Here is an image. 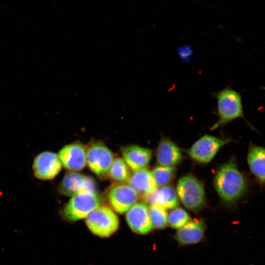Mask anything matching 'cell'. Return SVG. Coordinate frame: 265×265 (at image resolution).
<instances>
[{
    "instance_id": "6da1fadb",
    "label": "cell",
    "mask_w": 265,
    "mask_h": 265,
    "mask_svg": "<svg viewBox=\"0 0 265 265\" xmlns=\"http://www.w3.org/2000/svg\"><path fill=\"white\" fill-rule=\"evenodd\" d=\"M213 185L222 202L232 208L246 193L250 181L247 176L238 169L236 159L233 157L217 168Z\"/></svg>"
},
{
    "instance_id": "7a4b0ae2",
    "label": "cell",
    "mask_w": 265,
    "mask_h": 265,
    "mask_svg": "<svg viewBox=\"0 0 265 265\" xmlns=\"http://www.w3.org/2000/svg\"><path fill=\"white\" fill-rule=\"evenodd\" d=\"M212 95L217 101L216 114L218 120L210 128V131L223 127L239 118L243 119L252 130H256L244 117L240 92L233 89L231 86H227L222 90L212 93Z\"/></svg>"
},
{
    "instance_id": "3957f363",
    "label": "cell",
    "mask_w": 265,
    "mask_h": 265,
    "mask_svg": "<svg viewBox=\"0 0 265 265\" xmlns=\"http://www.w3.org/2000/svg\"><path fill=\"white\" fill-rule=\"evenodd\" d=\"M176 192L185 207L194 213L199 212L206 205L204 186L193 175H186L179 180Z\"/></svg>"
},
{
    "instance_id": "277c9868",
    "label": "cell",
    "mask_w": 265,
    "mask_h": 265,
    "mask_svg": "<svg viewBox=\"0 0 265 265\" xmlns=\"http://www.w3.org/2000/svg\"><path fill=\"white\" fill-rule=\"evenodd\" d=\"M101 206V200L96 191H84L71 197L64 207V217L71 221L85 218L93 210Z\"/></svg>"
},
{
    "instance_id": "5b68a950",
    "label": "cell",
    "mask_w": 265,
    "mask_h": 265,
    "mask_svg": "<svg viewBox=\"0 0 265 265\" xmlns=\"http://www.w3.org/2000/svg\"><path fill=\"white\" fill-rule=\"evenodd\" d=\"M232 141L230 138H221L206 134L184 151L194 161L206 164L213 159L222 147Z\"/></svg>"
},
{
    "instance_id": "8992f818",
    "label": "cell",
    "mask_w": 265,
    "mask_h": 265,
    "mask_svg": "<svg viewBox=\"0 0 265 265\" xmlns=\"http://www.w3.org/2000/svg\"><path fill=\"white\" fill-rule=\"evenodd\" d=\"M86 223L94 234L101 237H108L118 229L119 220L111 209L100 206L87 215Z\"/></svg>"
},
{
    "instance_id": "52a82bcc",
    "label": "cell",
    "mask_w": 265,
    "mask_h": 265,
    "mask_svg": "<svg viewBox=\"0 0 265 265\" xmlns=\"http://www.w3.org/2000/svg\"><path fill=\"white\" fill-rule=\"evenodd\" d=\"M113 160L112 152L103 143H93L86 148V164L99 176L108 175Z\"/></svg>"
},
{
    "instance_id": "ba28073f",
    "label": "cell",
    "mask_w": 265,
    "mask_h": 265,
    "mask_svg": "<svg viewBox=\"0 0 265 265\" xmlns=\"http://www.w3.org/2000/svg\"><path fill=\"white\" fill-rule=\"evenodd\" d=\"M107 199L117 212L123 213L136 203L139 195L128 184L118 183L111 186L107 191Z\"/></svg>"
},
{
    "instance_id": "9c48e42d",
    "label": "cell",
    "mask_w": 265,
    "mask_h": 265,
    "mask_svg": "<svg viewBox=\"0 0 265 265\" xmlns=\"http://www.w3.org/2000/svg\"><path fill=\"white\" fill-rule=\"evenodd\" d=\"M62 164L56 153L44 151L34 158L32 169L34 176L40 180H50L59 173Z\"/></svg>"
},
{
    "instance_id": "30bf717a",
    "label": "cell",
    "mask_w": 265,
    "mask_h": 265,
    "mask_svg": "<svg viewBox=\"0 0 265 265\" xmlns=\"http://www.w3.org/2000/svg\"><path fill=\"white\" fill-rule=\"evenodd\" d=\"M95 184L92 178L73 171L65 174L58 188L60 194L68 197L84 191H95Z\"/></svg>"
},
{
    "instance_id": "8fae6325",
    "label": "cell",
    "mask_w": 265,
    "mask_h": 265,
    "mask_svg": "<svg viewBox=\"0 0 265 265\" xmlns=\"http://www.w3.org/2000/svg\"><path fill=\"white\" fill-rule=\"evenodd\" d=\"M62 165L73 172L82 170L86 164V149L81 143H74L63 147L58 152Z\"/></svg>"
},
{
    "instance_id": "7c38bea8",
    "label": "cell",
    "mask_w": 265,
    "mask_h": 265,
    "mask_svg": "<svg viewBox=\"0 0 265 265\" xmlns=\"http://www.w3.org/2000/svg\"><path fill=\"white\" fill-rule=\"evenodd\" d=\"M126 219L131 230L141 235L149 233L153 226L148 213V208L143 202H137L127 212Z\"/></svg>"
},
{
    "instance_id": "4fadbf2b",
    "label": "cell",
    "mask_w": 265,
    "mask_h": 265,
    "mask_svg": "<svg viewBox=\"0 0 265 265\" xmlns=\"http://www.w3.org/2000/svg\"><path fill=\"white\" fill-rule=\"evenodd\" d=\"M206 225L201 219L190 220L182 227L178 229L174 238L179 244L188 245L197 243L205 237Z\"/></svg>"
},
{
    "instance_id": "5bb4252c",
    "label": "cell",
    "mask_w": 265,
    "mask_h": 265,
    "mask_svg": "<svg viewBox=\"0 0 265 265\" xmlns=\"http://www.w3.org/2000/svg\"><path fill=\"white\" fill-rule=\"evenodd\" d=\"M247 161L251 174L260 186H265V148L250 142Z\"/></svg>"
},
{
    "instance_id": "9a60e30c",
    "label": "cell",
    "mask_w": 265,
    "mask_h": 265,
    "mask_svg": "<svg viewBox=\"0 0 265 265\" xmlns=\"http://www.w3.org/2000/svg\"><path fill=\"white\" fill-rule=\"evenodd\" d=\"M156 160L159 165L175 166L183 159L181 149L171 140L162 137L157 147Z\"/></svg>"
},
{
    "instance_id": "2e32d148",
    "label": "cell",
    "mask_w": 265,
    "mask_h": 265,
    "mask_svg": "<svg viewBox=\"0 0 265 265\" xmlns=\"http://www.w3.org/2000/svg\"><path fill=\"white\" fill-rule=\"evenodd\" d=\"M124 160L132 172L146 168L152 159V151L138 145L126 147L122 152Z\"/></svg>"
},
{
    "instance_id": "e0dca14e",
    "label": "cell",
    "mask_w": 265,
    "mask_h": 265,
    "mask_svg": "<svg viewBox=\"0 0 265 265\" xmlns=\"http://www.w3.org/2000/svg\"><path fill=\"white\" fill-rule=\"evenodd\" d=\"M150 205H155L164 210H172L179 205V198L174 188L170 186L158 187L145 198Z\"/></svg>"
},
{
    "instance_id": "ac0fdd59",
    "label": "cell",
    "mask_w": 265,
    "mask_h": 265,
    "mask_svg": "<svg viewBox=\"0 0 265 265\" xmlns=\"http://www.w3.org/2000/svg\"><path fill=\"white\" fill-rule=\"evenodd\" d=\"M138 194L144 198L152 193L157 188L151 171L146 168L133 172L127 181Z\"/></svg>"
},
{
    "instance_id": "d6986e66",
    "label": "cell",
    "mask_w": 265,
    "mask_h": 265,
    "mask_svg": "<svg viewBox=\"0 0 265 265\" xmlns=\"http://www.w3.org/2000/svg\"><path fill=\"white\" fill-rule=\"evenodd\" d=\"M130 169L123 159L117 158L114 159L108 175L115 181L127 182L131 175Z\"/></svg>"
},
{
    "instance_id": "ffe728a7",
    "label": "cell",
    "mask_w": 265,
    "mask_h": 265,
    "mask_svg": "<svg viewBox=\"0 0 265 265\" xmlns=\"http://www.w3.org/2000/svg\"><path fill=\"white\" fill-rule=\"evenodd\" d=\"M176 170L175 166L158 165L151 171L158 187L167 186L174 178Z\"/></svg>"
},
{
    "instance_id": "44dd1931",
    "label": "cell",
    "mask_w": 265,
    "mask_h": 265,
    "mask_svg": "<svg viewBox=\"0 0 265 265\" xmlns=\"http://www.w3.org/2000/svg\"><path fill=\"white\" fill-rule=\"evenodd\" d=\"M168 224L173 229H179L190 220L188 213L184 209L177 207L170 211L167 215Z\"/></svg>"
},
{
    "instance_id": "7402d4cb",
    "label": "cell",
    "mask_w": 265,
    "mask_h": 265,
    "mask_svg": "<svg viewBox=\"0 0 265 265\" xmlns=\"http://www.w3.org/2000/svg\"><path fill=\"white\" fill-rule=\"evenodd\" d=\"M148 213L153 228L163 229L167 226L168 214L165 210L157 206L150 205Z\"/></svg>"
},
{
    "instance_id": "603a6c76",
    "label": "cell",
    "mask_w": 265,
    "mask_h": 265,
    "mask_svg": "<svg viewBox=\"0 0 265 265\" xmlns=\"http://www.w3.org/2000/svg\"><path fill=\"white\" fill-rule=\"evenodd\" d=\"M178 55L181 59L186 62H188L189 58L193 53L191 47L188 45L180 47L177 50Z\"/></svg>"
}]
</instances>
